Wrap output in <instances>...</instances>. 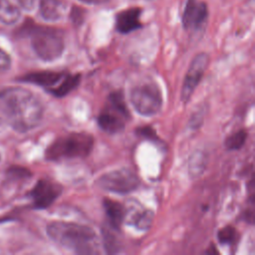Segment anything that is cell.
Listing matches in <instances>:
<instances>
[{"instance_id": "obj_1", "label": "cell", "mask_w": 255, "mask_h": 255, "mask_svg": "<svg viewBox=\"0 0 255 255\" xmlns=\"http://www.w3.org/2000/svg\"><path fill=\"white\" fill-rule=\"evenodd\" d=\"M0 111L8 124L19 132L35 128L44 113L39 99L29 90L19 87L0 91Z\"/></svg>"}, {"instance_id": "obj_2", "label": "cell", "mask_w": 255, "mask_h": 255, "mask_svg": "<svg viewBox=\"0 0 255 255\" xmlns=\"http://www.w3.org/2000/svg\"><path fill=\"white\" fill-rule=\"evenodd\" d=\"M48 236L57 244L78 254H96L99 252L98 236L87 225L54 221L47 225Z\"/></svg>"}, {"instance_id": "obj_3", "label": "cell", "mask_w": 255, "mask_h": 255, "mask_svg": "<svg viewBox=\"0 0 255 255\" xmlns=\"http://www.w3.org/2000/svg\"><path fill=\"white\" fill-rule=\"evenodd\" d=\"M94 147V137L86 132H73L53 141L46 149V158L62 160L88 156Z\"/></svg>"}, {"instance_id": "obj_4", "label": "cell", "mask_w": 255, "mask_h": 255, "mask_svg": "<svg viewBox=\"0 0 255 255\" xmlns=\"http://www.w3.org/2000/svg\"><path fill=\"white\" fill-rule=\"evenodd\" d=\"M31 45L35 54L43 61L51 62L60 58L65 44L61 32L47 27H36L30 32Z\"/></svg>"}, {"instance_id": "obj_5", "label": "cell", "mask_w": 255, "mask_h": 255, "mask_svg": "<svg viewBox=\"0 0 255 255\" xmlns=\"http://www.w3.org/2000/svg\"><path fill=\"white\" fill-rule=\"evenodd\" d=\"M130 103L134 110L141 116L156 115L162 107V95L158 86L152 81H147L134 86L130 91Z\"/></svg>"}, {"instance_id": "obj_6", "label": "cell", "mask_w": 255, "mask_h": 255, "mask_svg": "<svg viewBox=\"0 0 255 255\" xmlns=\"http://www.w3.org/2000/svg\"><path fill=\"white\" fill-rule=\"evenodd\" d=\"M96 183L101 188L110 192L128 194L135 190L140 181L135 172L124 167L102 174L97 179Z\"/></svg>"}, {"instance_id": "obj_7", "label": "cell", "mask_w": 255, "mask_h": 255, "mask_svg": "<svg viewBox=\"0 0 255 255\" xmlns=\"http://www.w3.org/2000/svg\"><path fill=\"white\" fill-rule=\"evenodd\" d=\"M208 65V56L205 53L197 54L191 61L184 77L181 89V101L186 104L198 86Z\"/></svg>"}, {"instance_id": "obj_8", "label": "cell", "mask_w": 255, "mask_h": 255, "mask_svg": "<svg viewBox=\"0 0 255 255\" xmlns=\"http://www.w3.org/2000/svg\"><path fill=\"white\" fill-rule=\"evenodd\" d=\"M63 187L49 179H40L30 191L33 206L38 209L49 207L62 193Z\"/></svg>"}, {"instance_id": "obj_9", "label": "cell", "mask_w": 255, "mask_h": 255, "mask_svg": "<svg viewBox=\"0 0 255 255\" xmlns=\"http://www.w3.org/2000/svg\"><path fill=\"white\" fill-rule=\"evenodd\" d=\"M129 113L114 107L110 103L98 117L99 127L108 133H118L124 130Z\"/></svg>"}, {"instance_id": "obj_10", "label": "cell", "mask_w": 255, "mask_h": 255, "mask_svg": "<svg viewBox=\"0 0 255 255\" xmlns=\"http://www.w3.org/2000/svg\"><path fill=\"white\" fill-rule=\"evenodd\" d=\"M208 15L207 6L199 0H187L182 13V25L186 30H197Z\"/></svg>"}, {"instance_id": "obj_11", "label": "cell", "mask_w": 255, "mask_h": 255, "mask_svg": "<svg viewBox=\"0 0 255 255\" xmlns=\"http://www.w3.org/2000/svg\"><path fill=\"white\" fill-rule=\"evenodd\" d=\"M66 74L67 73H64V72H52V71L36 72V73H30L23 76L20 79V81L40 86L44 88L47 92H50L62 82Z\"/></svg>"}, {"instance_id": "obj_12", "label": "cell", "mask_w": 255, "mask_h": 255, "mask_svg": "<svg viewBox=\"0 0 255 255\" xmlns=\"http://www.w3.org/2000/svg\"><path fill=\"white\" fill-rule=\"evenodd\" d=\"M141 9L132 7L118 13L116 18V28L122 34H128L141 27Z\"/></svg>"}, {"instance_id": "obj_13", "label": "cell", "mask_w": 255, "mask_h": 255, "mask_svg": "<svg viewBox=\"0 0 255 255\" xmlns=\"http://www.w3.org/2000/svg\"><path fill=\"white\" fill-rule=\"evenodd\" d=\"M103 205L110 221L111 227L113 229L119 230L126 218L127 211L123 204L110 198H105L103 200Z\"/></svg>"}, {"instance_id": "obj_14", "label": "cell", "mask_w": 255, "mask_h": 255, "mask_svg": "<svg viewBox=\"0 0 255 255\" xmlns=\"http://www.w3.org/2000/svg\"><path fill=\"white\" fill-rule=\"evenodd\" d=\"M63 0H40V14L47 21L60 20L66 11Z\"/></svg>"}, {"instance_id": "obj_15", "label": "cell", "mask_w": 255, "mask_h": 255, "mask_svg": "<svg viewBox=\"0 0 255 255\" xmlns=\"http://www.w3.org/2000/svg\"><path fill=\"white\" fill-rule=\"evenodd\" d=\"M80 81H81L80 74H74V75L66 74V76L64 77L62 82L55 89L50 91L49 93L57 98L65 97L70 92H72L73 90H75L78 87V85L80 84Z\"/></svg>"}, {"instance_id": "obj_16", "label": "cell", "mask_w": 255, "mask_h": 255, "mask_svg": "<svg viewBox=\"0 0 255 255\" xmlns=\"http://www.w3.org/2000/svg\"><path fill=\"white\" fill-rule=\"evenodd\" d=\"M20 18L19 9L9 0H0V22L12 25Z\"/></svg>"}, {"instance_id": "obj_17", "label": "cell", "mask_w": 255, "mask_h": 255, "mask_svg": "<svg viewBox=\"0 0 255 255\" xmlns=\"http://www.w3.org/2000/svg\"><path fill=\"white\" fill-rule=\"evenodd\" d=\"M206 161H207V157L203 151H199V150L195 151L190 156V159H189L188 171L190 176L192 177L200 176L205 169Z\"/></svg>"}, {"instance_id": "obj_18", "label": "cell", "mask_w": 255, "mask_h": 255, "mask_svg": "<svg viewBox=\"0 0 255 255\" xmlns=\"http://www.w3.org/2000/svg\"><path fill=\"white\" fill-rule=\"evenodd\" d=\"M153 219V213L150 210L143 209L136 212L131 217V223L139 230H146L150 227Z\"/></svg>"}, {"instance_id": "obj_19", "label": "cell", "mask_w": 255, "mask_h": 255, "mask_svg": "<svg viewBox=\"0 0 255 255\" xmlns=\"http://www.w3.org/2000/svg\"><path fill=\"white\" fill-rule=\"evenodd\" d=\"M246 138L247 132L244 129H240L227 136L224 143L228 150H238L244 145Z\"/></svg>"}, {"instance_id": "obj_20", "label": "cell", "mask_w": 255, "mask_h": 255, "mask_svg": "<svg viewBox=\"0 0 255 255\" xmlns=\"http://www.w3.org/2000/svg\"><path fill=\"white\" fill-rule=\"evenodd\" d=\"M217 239L222 245H232L237 239V232L233 226L227 225L219 229L217 232Z\"/></svg>"}, {"instance_id": "obj_21", "label": "cell", "mask_w": 255, "mask_h": 255, "mask_svg": "<svg viewBox=\"0 0 255 255\" xmlns=\"http://www.w3.org/2000/svg\"><path fill=\"white\" fill-rule=\"evenodd\" d=\"M103 242L104 247L106 248V251L108 253H117L120 251V243L117 240V237L110 232L108 229H103Z\"/></svg>"}, {"instance_id": "obj_22", "label": "cell", "mask_w": 255, "mask_h": 255, "mask_svg": "<svg viewBox=\"0 0 255 255\" xmlns=\"http://www.w3.org/2000/svg\"><path fill=\"white\" fill-rule=\"evenodd\" d=\"M204 110L199 108L197 111H195L191 117H190V120H189V126L192 128H198L201 125V123L203 122V118H204Z\"/></svg>"}, {"instance_id": "obj_23", "label": "cell", "mask_w": 255, "mask_h": 255, "mask_svg": "<svg viewBox=\"0 0 255 255\" xmlns=\"http://www.w3.org/2000/svg\"><path fill=\"white\" fill-rule=\"evenodd\" d=\"M136 133L140 136H143L150 140H158V136L155 130L151 127H140L136 129Z\"/></svg>"}, {"instance_id": "obj_24", "label": "cell", "mask_w": 255, "mask_h": 255, "mask_svg": "<svg viewBox=\"0 0 255 255\" xmlns=\"http://www.w3.org/2000/svg\"><path fill=\"white\" fill-rule=\"evenodd\" d=\"M11 67V58L10 56L0 48V74L5 73Z\"/></svg>"}, {"instance_id": "obj_25", "label": "cell", "mask_w": 255, "mask_h": 255, "mask_svg": "<svg viewBox=\"0 0 255 255\" xmlns=\"http://www.w3.org/2000/svg\"><path fill=\"white\" fill-rule=\"evenodd\" d=\"M20 6L25 10H33L36 4V0H17Z\"/></svg>"}, {"instance_id": "obj_26", "label": "cell", "mask_w": 255, "mask_h": 255, "mask_svg": "<svg viewBox=\"0 0 255 255\" xmlns=\"http://www.w3.org/2000/svg\"><path fill=\"white\" fill-rule=\"evenodd\" d=\"M84 3H87V4H104L106 2H108L109 0H80Z\"/></svg>"}, {"instance_id": "obj_27", "label": "cell", "mask_w": 255, "mask_h": 255, "mask_svg": "<svg viewBox=\"0 0 255 255\" xmlns=\"http://www.w3.org/2000/svg\"><path fill=\"white\" fill-rule=\"evenodd\" d=\"M0 126H1V119H0Z\"/></svg>"}, {"instance_id": "obj_28", "label": "cell", "mask_w": 255, "mask_h": 255, "mask_svg": "<svg viewBox=\"0 0 255 255\" xmlns=\"http://www.w3.org/2000/svg\"><path fill=\"white\" fill-rule=\"evenodd\" d=\"M0 159H1V155H0Z\"/></svg>"}]
</instances>
